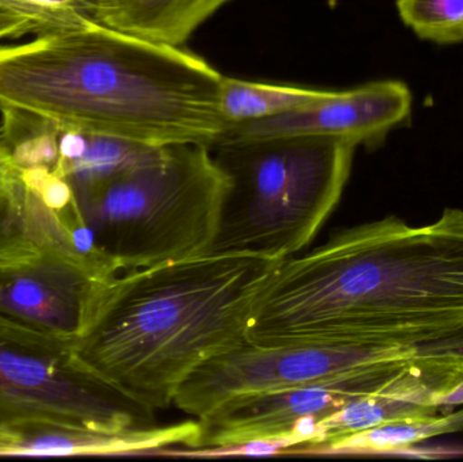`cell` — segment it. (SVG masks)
<instances>
[{"mask_svg":"<svg viewBox=\"0 0 463 462\" xmlns=\"http://www.w3.org/2000/svg\"><path fill=\"white\" fill-rule=\"evenodd\" d=\"M463 330V209L412 227L385 217L282 260L247 341L420 346Z\"/></svg>","mask_w":463,"mask_h":462,"instance_id":"1","label":"cell"},{"mask_svg":"<svg viewBox=\"0 0 463 462\" xmlns=\"http://www.w3.org/2000/svg\"><path fill=\"white\" fill-rule=\"evenodd\" d=\"M222 79L182 46L92 22L0 45V114L143 146L213 148L232 127L220 106Z\"/></svg>","mask_w":463,"mask_h":462,"instance_id":"2","label":"cell"},{"mask_svg":"<svg viewBox=\"0 0 463 462\" xmlns=\"http://www.w3.org/2000/svg\"><path fill=\"white\" fill-rule=\"evenodd\" d=\"M280 262L201 254L118 273L73 353L138 403L168 409L200 366L247 342L253 308Z\"/></svg>","mask_w":463,"mask_h":462,"instance_id":"3","label":"cell"},{"mask_svg":"<svg viewBox=\"0 0 463 462\" xmlns=\"http://www.w3.org/2000/svg\"><path fill=\"white\" fill-rule=\"evenodd\" d=\"M230 186L211 146L176 144L71 187L95 246L124 273L205 254Z\"/></svg>","mask_w":463,"mask_h":462,"instance_id":"4","label":"cell"},{"mask_svg":"<svg viewBox=\"0 0 463 462\" xmlns=\"http://www.w3.org/2000/svg\"><path fill=\"white\" fill-rule=\"evenodd\" d=\"M356 146L334 137L213 146L231 186L205 254L298 255L339 203Z\"/></svg>","mask_w":463,"mask_h":462,"instance_id":"5","label":"cell"},{"mask_svg":"<svg viewBox=\"0 0 463 462\" xmlns=\"http://www.w3.org/2000/svg\"><path fill=\"white\" fill-rule=\"evenodd\" d=\"M154 428L155 411L87 371L72 344L0 316V428Z\"/></svg>","mask_w":463,"mask_h":462,"instance_id":"6","label":"cell"},{"mask_svg":"<svg viewBox=\"0 0 463 462\" xmlns=\"http://www.w3.org/2000/svg\"><path fill=\"white\" fill-rule=\"evenodd\" d=\"M424 350V344L301 342L260 346L247 341L200 366L176 393L174 406L200 420L231 399L335 379Z\"/></svg>","mask_w":463,"mask_h":462,"instance_id":"7","label":"cell"},{"mask_svg":"<svg viewBox=\"0 0 463 462\" xmlns=\"http://www.w3.org/2000/svg\"><path fill=\"white\" fill-rule=\"evenodd\" d=\"M419 354L312 384L231 399L198 420L200 436L193 449L283 441L288 452H294L309 444L318 420L391 387L410 371Z\"/></svg>","mask_w":463,"mask_h":462,"instance_id":"8","label":"cell"},{"mask_svg":"<svg viewBox=\"0 0 463 462\" xmlns=\"http://www.w3.org/2000/svg\"><path fill=\"white\" fill-rule=\"evenodd\" d=\"M118 273L70 241L45 244L35 254L0 262V316L73 344Z\"/></svg>","mask_w":463,"mask_h":462,"instance_id":"9","label":"cell"},{"mask_svg":"<svg viewBox=\"0 0 463 462\" xmlns=\"http://www.w3.org/2000/svg\"><path fill=\"white\" fill-rule=\"evenodd\" d=\"M412 92L400 80H377L343 91L301 110L233 124L219 146L291 137H334L378 146L410 119Z\"/></svg>","mask_w":463,"mask_h":462,"instance_id":"10","label":"cell"},{"mask_svg":"<svg viewBox=\"0 0 463 462\" xmlns=\"http://www.w3.org/2000/svg\"><path fill=\"white\" fill-rule=\"evenodd\" d=\"M200 422L186 420L163 428L138 430H92L62 426L33 425L0 428V457L5 456H125L163 452L175 447L193 449Z\"/></svg>","mask_w":463,"mask_h":462,"instance_id":"11","label":"cell"},{"mask_svg":"<svg viewBox=\"0 0 463 462\" xmlns=\"http://www.w3.org/2000/svg\"><path fill=\"white\" fill-rule=\"evenodd\" d=\"M230 0H97L92 18L125 34L184 46Z\"/></svg>","mask_w":463,"mask_h":462,"instance_id":"12","label":"cell"},{"mask_svg":"<svg viewBox=\"0 0 463 462\" xmlns=\"http://www.w3.org/2000/svg\"><path fill=\"white\" fill-rule=\"evenodd\" d=\"M56 130L59 159L53 171L71 186L113 175L162 148L110 136Z\"/></svg>","mask_w":463,"mask_h":462,"instance_id":"13","label":"cell"},{"mask_svg":"<svg viewBox=\"0 0 463 462\" xmlns=\"http://www.w3.org/2000/svg\"><path fill=\"white\" fill-rule=\"evenodd\" d=\"M463 431V409L415 420L386 423L342 438L304 448L297 453L318 456L392 455L448 434Z\"/></svg>","mask_w":463,"mask_h":462,"instance_id":"14","label":"cell"},{"mask_svg":"<svg viewBox=\"0 0 463 462\" xmlns=\"http://www.w3.org/2000/svg\"><path fill=\"white\" fill-rule=\"evenodd\" d=\"M67 240L60 214L46 208L24 181L0 190V262L27 257L53 241Z\"/></svg>","mask_w":463,"mask_h":462,"instance_id":"15","label":"cell"},{"mask_svg":"<svg viewBox=\"0 0 463 462\" xmlns=\"http://www.w3.org/2000/svg\"><path fill=\"white\" fill-rule=\"evenodd\" d=\"M329 90L259 83L222 75L220 106L231 125L301 110L331 95Z\"/></svg>","mask_w":463,"mask_h":462,"instance_id":"16","label":"cell"},{"mask_svg":"<svg viewBox=\"0 0 463 462\" xmlns=\"http://www.w3.org/2000/svg\"><path fill=\"white\" fill-rule=\"evenodd\" d=\"M405 26L419 38L456 45L463 42V0H397Z\"/></svg>","mask_w":463,"mask_h":462,"instance_id":"17","label":"cell"},{"mask_svg":"<svg viewBox=\"0 0 463 462\" xmlns=\"http://www.w3.org/2000/svg\"><path fill=\"white\" fill-rule=\"evenodd\" d=\"M97 0H0V10L33 21L37 34L80 29L92 24Z\"/></svg>","mask_w":463,"mask_h":462,"instance_id":"18","label":"cell"},{"mask_svg":"<svg viewBox=\"0 0 463 462\" xmlns=\"http://www.w3.org/2000/svg\"><path fill=\"white\" fill-rule=\"evenodd\" d=\"M22 182V168L0 133V190L13 189Z\"/></svg>","mask_w":463,"mask_h":462,"instance_id":"19","label":"cell"},{"mask_svg":"<svg viewBox=\"0 0 463 462\" xmlns=\"http://www.w3.org/2000/svg\"><path fill=\"white\" fill-rule=\"evenodd\" d=\"M26 34H37V27L33 21L0 10V41L24 37Z\"/></svg>","mask_w":463,"mask_h":462,"instance_id":"20","label":"cell"},{"mask_svg":"<svg viewBox=\"0 0 463 462\" xmlns=\"http://www.w3.org/2000/svg\"><path fill=\"white\" fill-rule=\"evenodd\" d=\"M437 406L443 412L451 411L453 407L463 406V379L456 387L451 388L449 392H446L445 395L438 399Z\"/></svg>","mask_w":463,"mask_h":462,"instance_id":"21","label":"cell"}]
</instances>
